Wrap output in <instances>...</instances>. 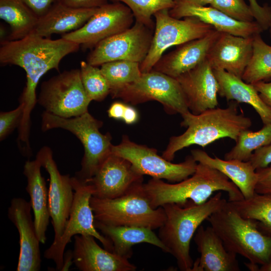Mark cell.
<instances>
[{
	"label": "cell",
	"instance_id": "cell-30",
	"mask_svg": "<svg viewBox=\"0 0 271 271\" xmlns=\"http://www.w3.org/2000/svg\"><path fill=\"white\" fill-rule=\"evenodd\" d=\"M228 202L242 217L256 221L259 229L271 236V193L255 192L249 199Z\"/></svg>",
	"mask_w": 271,
	"mask_h": 271
},
{
	"label": "cell",
	"instance_id": "cell-11",
	"mask_svg": "<svg viewBox=\"0 0 271 271\" xmlns=\"http://www.w3.org/2000/svg\"><path fill=\"white\" fill-rule=\"evenodd\" d=\"M91 101L78 69L64 71L44 81L37 98V103L45 111L66 118L88 111Z\"/></svg>",
	"mask_w": 271,
	"mask_h": 271
},
{
	"label": "cell",
	"instance_id": "cell-20",
	"mask_svg": "<svg viewBox=\"0 0 271 271\" xmlns=\"http://www.w3.org/2000/svg\"><path fill=\"white\" fill-rule=\"evenodd\" d=\"M169 14L172 17L179 19L186 17L196 18L219 32L236 36L252 37L263 31L256 21H238L210 6H196L185 0H177L175 6L169 10Z\"/></svg>",
	"mask_w": 271,
	"mask_h": 271
},
{
	"label": "cell",
	"instance_id": "cell-37",
	"mask_svg": "<svg viewBox=\"0 0 271 271\" xmlns=\"http://www.w3.org/2000/svg\"><path fill=\"white\" fill-rule=\"evenodd\" d=\"M24 105L20 103L15 109L0 113V140H4L16 127L19 126L24 113Z\"/></svg>",
	"mask_w": 271,
	"mask_h": 271
},
{
	"label": "cell",
	"instance_id": "cell-22",
	"mask_svg": "<svg viewBox=\"0 0 271 271\" xmlns=\"http://www.w3.org/2000/svg\"><path fill=\"white\" fill-rule=\"evenodd\" d=\"M221 32L213 29L206 36L180 45L162 55L152 70L176 78L205 61Z\"/></svg>",
	"mask_w": 271,
	"mask_h": 271
},
{
	"label": "cell",
	"instance_id": "cell-8",
	"mask_svg": "<svg viewBox=\"0 0 271 271\" xmlns=\"http://www.w3.org/2000/svg\"><path fill=\"white\" fill-rule=\"evenodd\" d=\"M71 181L74 199L69 218L60 239L56 243H52L44 253L45 258L55 262L56 270H61L66 246L76 235H92L101 243L104 248L113 252L111 242L94 225L95 219L90 203L93 193L91 185L75 176L71 177Z\"/></svg>",
	"mask_w": 271,
	"mask_h": 271
},
{
	"label": "cell",
	"instance_id": "cell-31",
	"mask_svg": "<svg viewBox=\"0 0 271 271\" xmlns=\"http://www.w3.org/2000/svg\"><path fill=\"white\" fill-rule=\"evenodd\" d=\"M271 78V46L262 40L260 34L253 37V52L242 79L253 84Z\"/></svg>",
	"mask_w": 271,
	"mask_h": 271
},
{
	"label": "cell",
	"instance_id": "cell-26",
	"mask_svg": "<svg viewBox=\"0 0 271 271\" xmlns=\"http://www.w3.org/2000/svg\"><path fill=\"white\" fill-rule=\"evenodd\" d=\"M191 156L197 162L215 169L225 175L241 192L244 198L249 199L255 193L257 174L249 161L221 159L210 157L200 149L191 151Z\"/></svg>",
	"mask_w": 271,
	"mask_h": 271
},
{
	"label": "cell",
	"instance_id": "cell-48",
	"mask_svg": "<svg viewBox=\"0 0 271 271\" xmlns=\"http://www.w3.org/2000/svg\"><path fill=\"white\" fill-rule=\"evenodd\" d=\"M260 271H271V260L268 262L261 265L259 268Z\"/></svg>",
	"mask_w": 271,
	"mask_h": 271
},
{
	"label": "cell",
	"instance_id": "cell-14",
	"mask_svg": "<svg viewBox=\"0 0 271 271\" xmlns=\"http://www.w3.org/2000/svg\"><path fill=\"white\" fill-rule=\"evenodd\" d=\"M134 16L125 5L115 3L98 8L80 28L61 38L75 42L84 49L93 48L101 41L132 26Z\"/></svg>",
	"mask_w": 271,
	"mask_h": 271
},
{
	"label": "cell",
	"instance_id": "cell-38",
	"mask_svg": "<svg viewBox=\"0 0 271 271\" xmlns=\"http://www.w3.org/2000/svg\"><path fill=\"white\" fill-rule=\"evenodd\" d=\"M255 21L263 31L267 30L271 25V8L267 5L260 6L256 0H248Z\"/></svg>",
	"mask_w": 271,
	"mask_h": 271
},
{
	"label": "cell",
	"instance_id": "cell-23",
	"mask_svg": "<svg viewBox=\"0 0 271 271\" xmlns=\"http://www.w3.org/2000/svg\"><path fill=\"white\" fill-rule=\"evenodd\" d=\"M200 256L193 262L191 271H239L237 255L228 251L210 226L200 225L194 237Z\"/></svg>",
	"mask_w": 271,
	"mask_h": 271
},
{
	"label": "cell",
	"instance_id": "cell-49",
	"mask_svg": "<svg viewBox=\"0 0 271 271\" xmlns=\"http://www.w3.org/2000/svg\"><path fill=\"white\" fill-rule=\"evenodd\" d=\"M269 29V32H270V37H271V25H270Z\"/></svg>",
	"mask_w": 271,
	"mask_h": 271
},
{
	"label": "cell",
	"instance_id": "cell-15",
	"mask_svg": "<svg viewBox=\"0 0 271 271\" xmlns=\"http://www.w3.org/2000/svg\"><path fill=\"white\" fill-rule=\"evenodd\" d=\"M36 158L49 175L48 207L54 231L52 242L54 244L62 235L72 205L74 190L71 177L60 173L50 148H42Z\"/></svg>",
	"mask_w": 271,
	"mask_h": 271
},
{
	"label": "cell",
	"instance_id": "cell-5",
	"mask_svg": "<svg viewBox=\"0 0 271 271\" xmlns=\"http://www.w3.org/2000/svg\"><path fill=\"white\" fill-rule=\"evenodd\" d=\"M206 220L228 251L257 265L271 260V236L259 229L256 221L240 216L228 201Z\"/></svg>",
	"mask_w": 271,
	"mask_h": 271
},
{
	"label": "cell",
	"instance_id": "cell-3",
	"mask_svg": "<svg viewBox=\"0 0 271 271\" xmlns=\"http://www.w3.org/2000/svg\"><path fill=\"white\" fill-rule=\"evenodd\" d=\"M143 187L154 209L168 203L183 207L201 204L209 200L214 192L221 191L228 194V201L244 198L237 187L225 175L200 163L194 174L182 181L169 184L152 178Z\"/></svg>",
	"mask_w": 271,
	"mask_h": 271
},
{
	"label": "cell",
	"instance_id": "cell-35",
	"mask_svg": "<svg viewBox=\"0 0 271 271\" xmlns=\"http://www.w3.org/2000/svg\"><path fill=\"white\" fill-rule=\"evenodd\" d=\"M121 2L132 12L136 22L141 23L154 30L155 23L152 17L163 10H170L176 5L177 0H115Z\"/></svg>",
	"mask_w": 271,
	"mask_h": 271
},
{
	"label": "cell",
	"instance_id": "cell-42",
	"mask_svg": "<svg viewBox=\"0 0 271 271\" xmlns=\"http://www.w3.org/2000/svg\"><path fill=\"white\" fill-rule=\"evenodd\" d=\"M70 7L77 9L97 8L107 4L108 0H57Z\"/></svg>",
	"mask_w": 271,
	"mask_h": 271
},
{
	"label": "cell",
	"instance_id": "cell-12",
	"mask_svg": "<svg viewBox=\"0 0 271 271\" xmlns=\"http://www.w3.org/2000/svg\"><path fill=\"white\" fill-rule=\"evenodd\" d=\"M111 153L128 160L143 176L171 182H179L192 176L198 164L192 156L180 163H173L158 155L156 149L134 143L125 135L119 144L112 145Z\"/></svg>",
	"mask_w": 271,
	"mask_h": 271
},
{
	"label": "cell",
	"instance_id": "cell-46",
	"mask_svg": "<svg viewBox=\"0 0 271 271\" xmlns=\"http://www.w3.org/2000/svg\"><path fill=\"white\" fill-rule=\"evenodd\" d=\"M73 262V252L68 250L64 254L63 265L62 270H68Z\"/></svg>",
	"mask_w": 271,
	"mask_h": 271
},
{
	"label": "cell",
	"instance_id": "cell-28",
	"mask_svg": "<svg viewBox=\"0 0 271 271\" xmlns=\"http://www.w3.org/2000/svg\"><path fill=\"white\" fill-rule=\"evenodd\" d=\"M94 225L100 232L111 242L113 252L126 258L132 254V247L140 243H148L161 248L168 249L152 229L140 226L108 225L94 220Z\"/></svg>",
	"mask_w": 271,
	"mask_h": 271
},
{
	"label": "cell",
	"instance_id": "cell-16",
	"mask_svg": "<svg viewBox=\"0 0 271 271\" xmlns=\"http://www.w3.org/2000/svg\"><path fill=\"white\" fill-rule=\"evenodd\" d=\"M143 181V175L128 160L112 153L94 176L85 180L92 187V196L100 199L119 197Z\"/></svg>",
	"mask_w": 271,
	"mask_h": 271
},
{
	"label": "cell",
	"instance_id": "cell-13",
	"mask_svg": "<svg viewBox=\"0 0 271 271\" xmlns=\"http://www.w3.org/2000/svg\"><path fill=\"white\" fill-rule=\"evenodd\" d=\"M153 31L136 21L128 29L98 43L88 55L86 62L96 66L118 60L141 63L150 50Z\"/></svg>",
	"mask_w": 271,
	"mask_h": 271
},
{
	"label": "cell",
	"instance_id": "cell-32",
	"mask_svg": "<svg viewBox=\"0 0 271 271\" xmlns=\"http://www.w3.org/2000/svg\"><path fill=\"white\" fill-rule=\"evenodd\" d=\"M235 143L224 155V159L248 161L255 150L271 143V123L263 125L258 131H242Z\"/></svg>",
	"mask_w": 271,
	"mask_h": 271
},
{
	"label": "cell",
	"instance_id": "cell-21",
	"mask_svg": "<svg viewBox=\"0 0 271 271\" xmlns=\"http://www.w3.org/2000/svg\"><path fill=\"white\" fill-rule=\"evenodd\" d=\"M94 236H74L73 262L81 271H134L128 259L101 247Z\"/></svg>",
	"mask_w": 271,
	"mask_h": 271
},
{
	"label": "cell",
	"instance_id": "cell-47",
	"mask_svg": "<svg viewBox=\"0 0 271 271\" xmlns=\"http://www.w3.org/2000/svg\"><path fill=\"white\" fill-rule=\"evenodd\" d=\"M187 2L199 6L210 5L214 0H185Z\"/></svg>",
	"mask_w": 271,
	"mask_h": 271
},
{
	"label": "cell",
	"instance_id": "cell-6",
	"mask_svg": "<svg viewBox=\"0 0 271 271\" xmlns=\"http://www.w3.org/2000/svg\"><path fill=\"white\" fill-rule=\"evenodd\" d=\"M143 184H140L113 199L92 196L90 203L95 220L108 225L159 228L166 219L164 209L151 207Z\"/></svg>",
	"mask_w": 271,
	"mask_h": 271
},
{
	"label": "cell",
	"instance_id": "cell-24",
	"mask_svg": "<svg viewBox=\"0 0 271 271\" xmlns=\"http://www.w3.org/2000/svg\"><path fill=\"white\" fill-rule=\"evenodd\" d=\"M97 9L74 8L57 0L48 11L39 18L31 34L49 38L53 34L63 35L75 31L82 27Z\"/></svg>",
	"mask_w": 271,
	"mask_h": 271
},
{
	"label": "cell",
	"instance_id": "cell-7",
	"mask_svg": "<svg viewBox=\"0 0 271 271\" xmlns=\"http://www.w3.org/2000/svg\"><path fill=\"white\" fill-rule=\"evenodd\" d=\"M103 122L88 111L80 115L66 118L44 111L42 114L43 131L60 128L69 131L81 142L84 149L80 170L75 176L82 180L92 178L101 164L111 153V136L99 130Z\"/></svg>",
	"mask_w": 271,
	"mask_h": 271
},
{
	"label": "cell",
	"instance_id": "cell-27",
	"mask_svg": "<svg viewBox=\"0 0 271 271\" xmlns=\"http://www.w3.org/2000/svg\"><path fill=\"white\" fill-rule=\"evenodd\" d=\"M219 85L218 95L227 101H235L251 105L263 125L271 123V108L260 98L252 84L224 70L213 69Z\"/></svg>",
	"mask_w": 271,
	"mask_h": 271
},
{
	"label": "cell",
	"instance_id": "cell-18",
	"mask_svg": "<svg viewBox=\"0 0 271 271\" xmlns=\"http://www.w3.org/2000/svg\"><path fill=\"white\" fill-rule=\"evenodd\" d=\"M180 84L190 112L198 114L217 107L219 85L206 59L176 78Z\"/></svg>",
	"mask_w": 271,
	"mask_h": 271
},
{
	"label": "cell",
	"instance_id": "cell-43",
	"mask_svg": "<svg viewBox=\"0 0 271 271\" xmlns=\"http://www.w3.org/2000/svg\"><path fill=\"white\" fill-rule=\"evenodd\" d=\"M261 99L271 108V82L260 81L252 84Z\"/></svg>",
	"mask_w": 271,
	"mask_h": 271
},
{
	"label": "cell",
	"instance_id": "cell-39",
	"mask_svg": "<svg viewBox=\"0 0 271 271\" xmlns=\"http://www.w3.org/2000/svg\"><path fill=\"white\" fill-rule=\"evenodd\" d=\"M248 161L255 170L270 165L271 164V143L255 150Z\"/></svg>",
	"mask_w": 271,
	"mask_h": 271
},
{
	"label": "cell",
	"instance_id": "cell-45",
	"mask_svg": "<svg viewBox=\"0 0 271 271\" xmlns=\"http://www.w3.org/2000/svg\"><path fill=\"white\" fill-rule=\"evenodd\" d=\"M139 119V113L133 107L126 105L122 119L127 124L135 123Z\"/></svg>",
	"mask_w": 271,
	"mask_h": 271
},
{
	"label": "cell",
	"instance_id": "cell-2",
	"mask_svg": "<svg viewBox=\"0 0 271 271\" xmlns=\"http://www.w3.org/2000/svg\"><path fill=\"white\" fill-rule=\"evenodd\" d=\"M182 134L171 137L162 157L171 162L179 151L192 145L205 147L222 138L236 142L243 130L252 125L251 119L238 111V104L231 101L226 108L215 107L194 114L190 111L181 115Z\"/></svg>",
	"mask_w": 271,
	"mask_h": 271
},
{
	"label": "cell",
	"instance_id": "cell-40",
	"mask_svg": "<svg viewBox=\"0 0 271 271\" xmlns=\"http://www.w3.org/2000/svg\"><path fill=\"white\" fill-rule=\"evenodd\" d=\"M257 182L255 192L259 194L271 193V165L256 170Z\"/></svg>",
	"mask_w": 271,
	"mask_h": 271
},
{
	"label": "cell",
	"instance_id": "cell-4",
	"mask_svg": "<svg viewBox=\"0 0 271 271\" xmlns=\"http://www.w3.org/2000/svg\"><path fill=\"white\" fill-rule=\"evenodd\" d=\"M218 191L205 203L181 206L168 203L163 206L166 219L159 228L158 237L176 259L182 271H191L193 261L190 254V242L201 223L223 207L227 201Z\"/></svg>",
	"mask_w": 271,
	"mask_h": 271
},
{
	"label": "cell",
	"instance_id": "cell-1",
	"mask_svg": "<svg viewBox=\"0 0 271 271\" xmlns=\"http://www.w3.org/2000/svg\"><path fill=\"white\" fill-rule=\"evenodd\" d=\"M80 45L61 38L52 40L30 34L18 40L1 42L0 62L22 68L26 74V83L20 98L24 105L19 128V139L29 147L31 112L37 103L36 88L41 78L52 69L59 70L62 59L77 52Z\"/></svg>",
	"mask_w": 271,
	"mask_h": 271
},
{
	"label": "cell",
	"instance_id": "cell-44",
	"mask_svg": "<svg viewBox=\"0 0 271 271\" xmlns=\"http://www.w3.org/2000/svg\"><path fill=\"white\" fill-rule=\"evenodd\" d=\"M125 106V104L119 101L112 103L107 110L108 116L117 120L122 119Z\"/></svg>",
	"mask_w": 271,
	"mask_h": 271
},
{
	"label": "cell",
	"instance_id": "cell-9",
	"mask_svg": "<svg viewBox=\"0 0 271 271\" xmlns=\"http://www.w3.org/2000/svg\"><path fill=\"white\" fill-rule=\"evenodd\" d=\"M124 102L137 104L150 100L161 103L169 114L181 115L189 111L186 99L178 80L154 70L142 73L136 81L111 94Z\"/></svg>",
	"mask_w": 271,
	"mask_h": 271
},
{
	"label": "cell",
	"instance_id": "cell-29",
	"mask_svg": "<svg viewBox=\"0 0 271 271\" xmlns=\"http://www.w3.org/2000/svg\"><path fill=\"white\" fill-rule=\"evenodd\" d=\"M0 18L10 26L9 41L22 39L31 34L39 20L22 0H0Z\"/></svg>",
	"mask_w": 271,
	"mask_h": 271
},
{
	"label": "cell",
	"instance_id": "cell-19",
	"mask_svg": "<svg viewBox=\"0 0 271 271\" xmlns=\"http://www.w3.org/2000/svg\"><path fill=\"white\" fill-rule=\"evenodd\" d=\"M253 37L221 33L210 48L207 61L213 69L223 70L242 79L252 57Z\"/></svg>",
	"mask_w": 271,
	"mask_h": 271
},
{
	"label": "cell",
	"instance_id": "cell-10",
	"mask_svg": "<svg viewBox=\"0 0 271 271\" xmlns=\"http://www.w3.org/2000/svg\"><path fill=\"white\" fill-rule=\"evenodd\" d=\"M154 17L155 32L149 52L140 64L142 73L151 71L169 48L201 38L214 29L194 17L175 18L167 9L157 12Z\"/></svg>",
	"mask_w": 271,
	"mask_h": 271
},
{
	"label": "cell",
	"instance_id": "cell-33",
	"mask_svg": "<svg viewBox=\"0 0 271 271\" xmlns=\"http://www.w3.org/2000/svg\"><path fill=\"white\" fill-rule=\"evenodd\" d=\"M140 64L136 62L118 60L101 65V71L109 85L110 94L141 77L142 73Z\"/></svg>",
	"mask_w": 271,
	"mask_h": 271
},
{
	"label": "cell",
	"instance_id": "cell-17",
	"mask_svg": "<svg viewBox=\"0 0 271 271\" xmlns=\"http://www.w3.org/2000/svg\"><path fill=\"white\" fill-rule=\"evenodd\" d=\"M31 203L24 198L12 199L8 216L19 234L20 253L17 271H39L41 265L40 241L34 221Z\"/></svg>",
	"mask_w": 271,
	"mask_h": 271
},
{
	"label": "cell",
	"instance_id": "cell-25",
	"mask_svg": "<svg viewBox=\"0 0 271 271\" xmlns=\"http://www.w3.org/2000/svg\"><path fill=\"white\" fill-rule=\"evenodd\" d=\"M41 164L37 158L33 161L28 160L25 164L23 173L27 180L26 190L30 196L37 234L40 243L45 244L50 216L48 189L45 179L41 175Z\"/></svg>",
	"mask_w": 271,
	"mask_h": 271
},
{
	"label": "cell",
	"instance_id": "cell-36",
	"mask_svg": "<svg viewBox=\"0 0 271 271\" xmlns=\"http://www.w3.org/2000/svg\"><path fill=\"white\" fill-rule=\"evenodd\" d=\"M210 6L238 21H254L253 13L244 0H214Z\"/></svg>",
	"mask_w": 271,
	"mask_h": 271
},
{
	"label": "cell",
	"instance_id": "cell-34",
	"mask_svg": "<svg viewBox=\"0 0 271 271\" xmlns=\"http://www.w3.org/2000/svg\"><path fill=\"white\" fill-rule=\"evenodd\" d=\"M80 70L83 87L91 101H102L110 94L109 85L100 68L81 61Z\"/></svg>",
	"mask_w": 271,
	"mask_h": 271
},
{
	"label": "cell",
	"instance_id": "cell-41",
	"mask_svg": "<svg viewBox=\"0 0 271 271\" xmlns=\"http://www.w3.org/2000/svg\"><path fill=\"white\" fill-rule=\"evenodd\" d=\"M39 18L44 15L57 0H22Z\"/></svg>",
	"mask_w": 271,
	"mask_h": 271
}]
</instances>
